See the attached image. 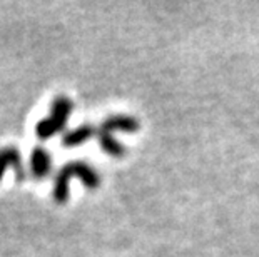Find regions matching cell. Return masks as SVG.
Masks as SVG:
<instances>
[{"mask_svg":"<svg viewBox=\"0 0 259 257\" xmlns=\"http://www.w3.org/2000/svg\"><path fill=\"white\" fill-rule=\"evenodd\" d=\"M72 109H74V104L69 97H65V95L56 97L52 102L49 117L42 119L40 122L35 125L37 137L42 139V140H47V139L54 137L56 134H59L60 130H64L70 112H72Z\"/></svg>","mask_w":259,"mask_h":257,"instance_id":"2","label":"cell"},{"mask_svg":"<svg viewBox=\"0 0 259 257\" xmlns=\"http://www.w3.org/2000/svg\"><path fill=\"white\" fill-rule=\"evenodd\" d=\"M99 144H101V149L106 152V154L112 157H120L125 154V147L120 144L112 134L101 132V130H99Z\"/></svg>","mask_w":259,"mask_h":257,"instance_id":"7","label":"cell"},{"mask_svg":"<svg viewBox=\"0 0 259 257\" xmlns=\"http://www.w3.org/2000/svg\"><path fill=\"white\" fill-rule=\"evenodd\" d=\"M72 177H77L82 180V184L87 189H97L101 185V177L97 171L91 164L84 161H72L67 162L60 169L56 176V185H54V199L57 204H65L69 199V180Z\"/></svg>","mask_w":259,"mask_h":257,"instance_id":"1","label":"cell"},{"mask_svg":"<svg viewBox=\"0 0 259 257\" xmlns=\"http://www.w3.org/2000/svg\"><path fill=\"white\" fill-rule=\"evenodd\" d=\"M92 135H96V129L92 125H80L74 130H69L62 135V144L69 149H72L75 145L84 144L85 140H89Z\"/></svg>","mask_w":259,"mask_h":257,"instance_id":"6","label":"cell"},{"mask_svg":"<svg viewBox=\"0 0 259 257\" xmlns=\"http://www.w3.org/2000/svg\"><path fill=\"white\" fill-rule=\"evenodd\" d=\"M52 169V156L44 149V147H35L30 154V174L32 177L40 180L46 179L51 174Z\"/></svg>","mask_w":259,"mask_h":257,"instance_id":"4","label":"cell"},{"mask_svg":"<svg viewBox=\"0 0 259 257\" xmlns=\"http://www.w3.org/2000/svg\"><path fill=\"white\" fill-rule=\"evenodd\" d=\"M7 167L14 169L17 180L25 179V169H24V164H22L20 152L12 145H7V147H2V149H0V179H2Z\"/></svg>","mask_w":259,"mask_h":257,"instance_id":"3","label":"cell"},{"mask_svg":"<svg viewBox=\"0 0 259 257\" xmlns=\"http://www.w3.org/2000/svg\"><path fill=\"white\" fill-rule=\"evenodd\" d=\"M114 130H124V132H136L139 130V120L131 116H111L101 124V132L112 134Z\"/></svg>","mask_w":259,"mask_h":257,"instance_id":"5","label":"cell"}]
</instances>
